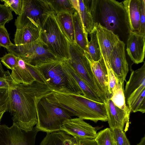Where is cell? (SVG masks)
Segmentation results:
<instances>
[{
    "mask_svg": "<svg viewBox=\"0 0 145 145\" xmlns=\"http://www.w3.org/2000/svg\"><path fill=\"white\" fill-rule=\"evenodd\" d=\"M69 58L67 62L104 102L106 99L93 75L85 51L75 43L69 42Z\"/></svg>",
    "mask_w": 145,
    "mask_h": 145,
    "instance_id": "7",
    "label": "cell"
},
{
    "mask_svg": "<svg viewBox=\"0 0 145 145\" xmlns=\"http://www.w3.org/2000/svg\"><path fill=\"white\" fill-rule=\"evenodd\" d=\"M22 13L15 22L16 29L27 25L40 29L47 17L55 13L47 0H23Z\"/></svg>",
    "mask_w": 145,
    "mask_h": 145,
    "instance_id": "8",
    "label": "cell"
},
{
    "mask_svg": "<svg viewBox=\"0 0 145 145\" xmlns=\"http://www.w3.org/2000/svg\"><path fill=\"white\" fill-rule=\"evenodd\" d=\"M7 49L21 58L26 63L34 67L56 61H63L54 55L39 39L22 45L13 44Z\"/></svg>",
    "mask_w": 145,
    "mask_h": 145,
    "instance_id": "9",
    "label": "cell"
},
{
    "mask_svg": "<svg viewBox=\"0 0 145 145\" xmlns=\"http://www.w3.org/2000/svg\"><path fill=\"white\" fill-rule=\"evenodd\" d=\"M13 18L11 10L0 4V25H5Z\"/></svg>",
    "mask_w": 145,
    "mask_h": 145,
    "instance_id": "33",
    "label": "cell"
},
{
    "mask_svg": "<svg viewBox=\"0 0 145 145\" xmlns=\"http://www.w3.org/2000/svg\"><path fill=\"white\" fill-rule=\"evenodd\" d=\"M97 31L95 27L89 34L90 40L88 44L87 52H85L86 54L92 60L97 61L101 56L100 48L99 44Z\"/></svg>",
    "mask_w": 145,
    "mask_h": 145,
    "instance_id": "27",
    "label": "cell"
},
{
    "mask_svg": "<svg viewBox=\"0 0 145 145\" xmlns=\"http://www.w3.org/2000/svg\"><path fill=\"white\" fill-rule=\"evenodd\" d=\"M18 65L12 70L10 74L16 82L21 84H29L36 80L28 69L26 63L17 57Z\"/></svg>",
    "mask_w": 145,
    "mask_h": 145,
    "instance_id": "23",
    "label": "cell"
},
{
    "mask_svg": "<svg viewBox=\"0 0 145 145\" xmlns=\"http://www.w3.org/2000/svg\"><path fill=\"white\" fill-rule=\"evenodd\" d=\"M123 85L119 83L110 99L114 104L120 108L124 110H130L126 103Z\"/></svg>",
    "mask_w": 145,
    "mask_h": 145,
    "instance_id": "29",
    "label": "cell"
},
{
    "mask_svg": "<svg viewBox=\"0 0 145 145\" xmlns=\"http://www.w3.org/2000/svg\"><path fill=\"white\" fill-rule=\"evenodd\" d=\"M5 78L8 86L7 111L12 116L13 123L22 130L31 131L37 122L38 102L53 91L37 80L29 84L20 83L13 79L8 70L5 71Z\"/></svg>",
    "mask_w": 145,
    "mask_h": 145,
    "instance_id": "1",
    "label": "cell"
},
{
    "mask_svg": "<svg viewBox=\"0 0 145 145\" xmlns=\"http://www.w3.org/2000/svg\"><path fill=\"white\" fill-rule=\"evenodd\" d=\"M145 84L134 91L126 101L131 112H145Z\"/></svg>",
    "mask_w": 145,
    "mask_h": 145,
    "instance_id": "21",
    "label": "cell"
},
{
    "mask_svg": "<svg viewBox=\"0 0 145 145\" xmlns=\"http://www.w3.org/2000/svg\"><path fill=\"white\" fill-rule=\"evenodd\" d=\"M140 29L138 34L145 35V1L139 0Z\"/></svg>",
    "mask_w": 145,
    "mask_h": 145,
    "instance_id": "35",
    "label": "cell"
},
{
    "mask_svg": "<svg viewBox=\"0 0 145 145\" xmlns=\"http://www.w3.org/2000/svg\"><path fill=\"white\" fill-rule=\"evenodd\" d=\"M60 131L79 139H93L97 134L95 127L78 117L65 120L61 126Z\"/></svg>",
    "mask_w": 145,
    "mask_h": 145,
    "instance_id": "11",
    "label": "cell"
},
{
    "mask_svg": "<svg viewBox=\"0 0 145 145\" xmlns=\"http://www.w3.org/2000/svg\"><path fill=\"white\" fill-rule=\"evenodd\" d=\"M106 112L107 121L110 128L113 129L118 128L125 131H127L129 126L130 110H124L116 106L110 99L107 98L103 102Z\"/></svg>",
    "mask_w": 145,
    "mask_h": 145,
    "instance_id": "14",
    "label": "cell"
},
{
    "mask_svg": "<svg viewBox=\"0 0 145 145\" xmlns=\"http://www.w3.org/2000/svg\"><path fill=\"white\" fill-rule=\"evenodd\" d=\"M8 84L5 78H0V88L8 89Z\"/></svg>",
    "mask_w": 145,
    "mask_h": 145,
    "instance_id": "39",
    "label": "cell"
},
{
    "mask_svg": "<svg viewBox=\"0 0 145 145\" xmlns=\"http://www.w3.org/2000/svg\"><path fill=\"white\" fill-rule=\"evenodd\" d=\"M46 96L36 105L37 122L35 127L39 131L47 133L61 131L64 121L73 116L63 108L49 102Z\"/></svg>",
    "mask_w": 145,
    "mask_h": 145,
    "instance_id": "6",
    "label": "cell"
},
{
    "mask_svg": "<svg viewBox=\"0 0 145 145\" xmlns=\"http://www.w3.org/2000/svg\"><path fill=\"white\" fill-rule=\"evenodd\" d=\"M124 145H130L129 141L126 137V135L125 136V144Z\"/></svg>",
    "mask_w": 145,
    "mask_h": 145,
    "instance_id": "43",
    "label": "cell"
},
{
    "mask_svg": "<svg viewBox=\"0 0 145 145\" xmlns=\"http://www.w3.org/2000/svg\"><path fill=\"white\" fill-rule=\"evenodd\" d=\"M90 12L94 24L99 19L98 24L114 33L122 24L129 27L126 11L122 3L114 0H93Z\"/></svg>",
    "mask_w": 145,
    "mask_h": 145,
    "instance_id": "4",
    "label": "cell"
},
{
    "mask_svg": "<svg viewBox=\"0 0 145 145\" xmlns=\"http://www.w3.org/2000/svg\"><path fill=\"white\" fill-rule=\"evenodd\" d=\"M137 145H145V135L142 137L140 142L137 144Z\"/></svg>",
    "mask_w": 145,
    "mask_h": 145,
    "instance_id": "41",
    "label": "cell"
},
{
    "mask_svg": "<svg viewBox=\"0 0 145 145\" xmlns=\"http://www.w3.org/2000/svg\"><path fill=\"white\" fill-rule=\"evenodd\" d=\"M76 139L66 133L62 131L47 133L40 145H72Z\"/></svg>",
    "mask_w": 145,
    "mask_h": 145,
    "instance_id": "22",
    "label": "cell"
},
{
    "mask_svg": "<svg viewBox=\"0 0 145 145\" xmlns=\"http://www.w3.org/2000/svg\"><path fill=\"white\" fill-rule=\"evenodd\" d=\"M39 131L35 127L32 130L25 132L14 123L10 127L0 124V145H35Z\"/></svg>",
    "mask_w": 145,
    "mask_h": 145,
    "instance_id": "10",
    "label": "cell"
},
{
    "mask_svg": "<svg viewBox=\"0 0 145 145\" xmlns=\"http://www.w3.org/2000/svg\"><path fill=\"white\" fill-rule=\"evenodd\" d=\"M8 100V89L0 88V111H7Z\"/></svg>",
    "mask_w": 145,
    "mask_h": 145,
    "instance_id": "37",
    "label": "cell"
},
{
    "mask_svg": "<svg viewBox=\"0 0 145 145\" xmlns=\"http://www.w3.org/2000/svg\"><path fill=\"white\" fill-rule=\"evenodd\" d=\"M5 71L3 68L2 65L0 61V78H5Z\"/></svg>",
    "mask_w": 145,
    "mask_h": 145,
    "instance_id": "40",
    "label": "cell"
},
{
    "mask_svg": "<svg viewBox=\"0 0 145 145\" xmlns=\"http://www.w3.org/2000/svg\"><path fill=\"white\" fill-rule=\"evenodd\" d=\"M1 62L8 69L11 70L18 65L17 57L9 52L0 57Z\"/></svg>",
    "mask_w": 145,
    "mask_h": 145,
    "instance_id": "32",
    "label": "cell"
},
{
    "mask_svg": "<svg viewBox=\"0 0 145 145\" xmlns=\"http://www.w3.org/2000/svg\"><path fill=\"white\" fill-rule=\"evenodd\" d=\"M74 25L75 43L85 52H87L89 41L88 34L86 32L78 14L77 11L72 14Z\"/></svg>",
    "mask_w": 145,
    "mask_h": 145,
    "instance_id": "24",
    "label": "cell"
},
{
    "mask_svg": "<svg viewBox=\"0 0 145 145\" xmlns=\"http://www.w3.org/2000/svg\"><path fill=\"white\" fill-rule=\"evenodd\" d=\"M115 145H124L125 132L118 128L111 129Z\"/></svg>",
    "mask_w": 145,
    "mask_h": 145,
    "instance_id": "36",
    "label": "cell"
},
{
    "mask_svg": "<svg viewBox=\"0 0 145 145\" xmlns=\"http://www.w3.org/2000/svg\"><path fill=\"white\" fill-rule=\"evenodd\" d=\"M63 61L49 62L37 67L31 65L42 81L53 91L83 96L76 82L63 67Z\"/></svg>",
    "mask_w": 145,
    "mask_h": 145,
    "instance_id": "3",
    "label": "cell"
},
{
    "mask_svg": "<svg viewBox=\"0 0 145 145\" xmlns=\"http://www.w3.org/2000/svg\"><path fill=\"white\" fill-rule=\"evenodd\" d=\"M62 63L63 68L71 75L78 84L82 91L83 97L95 101L103 103L95 91L74 71L66 60H63Z\"/></svg>",
    "mask_w": 145,
    "mask_h": 145,
    "instance_id": "20",
    "label": "cell"
},
{
    "mask_svg": "<svg viewBox=\"0 0 145 145\" xmlns=\"http://www.w3.org/2000/svg\"><path fill=\"white\" fill-rule=\"evenodd\" d=\"M4 3V5L9 8L11 11H14L15 14L19 16L21 14L23 6V0H1Z\"/></svg>",
    "mask_w": 145,
    "mask_h": 145,
    "instance_id": "31",
    "label": "cell"
},
{
    "mask_svg": "<svg viewBox=\"0 0 145 145\" xmlns=\"http://www.w3.org/2000/svg\"><path fill=\"white\" fill-rule=\"evenodd\" d=\"M94 140L97 145H115L111 129L109 128L98 132Z\"/></svg>",
    "mask_w": 145,
    "mask_h": 145,
    "instance_id": "30",
    "label": "cell"
},
{
    "mask_svg": "<svg viewBox=\"0 0 145 145\" xmlns=\"http://www.w3.org/2000/svg\"><path fill=\"white\" fill-rule=\"evenodd\" d=\"M6 111V110L0 111V124L2 118L4 113Z\"/></svg>",
    "mask_w": 145,
    "mask_h": 145,
    "instance_id": "42",
    "label": "cell"
},
{
    "mask_svg": "<svg viewBox=\"0 0 145 145\" xmlns=\"http://www.w3.org/2000/svg\"><path fill=\"white\" fill-rule=\"evenodd\" d=\"M13 44L10 39L9 34L5 25H0V46L7 49Z\"/></svg>",
    "mask_w": 145,
    "mask_h": 145,
    "instance_id": "34",
    "label": "cell"
},
{
    "mask_svg": "<svg viewBox=\"0 0 145 145\" xmlns=\"http://www.w3.org/2000/svg\"><path fill=\"white\" fill-rule=\"evenodd\" d=\"M100 51L106 66L110 65L111 53L114 46L120 40L119 37L112 31L100 25L95 24Z\"/></svg>",
    "mask_w": 145,
    "mask_h": 145,
    "instance_id": "13",
    "label": "cell"
},
{
    "mask_svg": "<svg viewBox=\"0 0 145 145\" xmlns=\"http://www.w3.org/2000/svg\"><path fill=\"white\" fill-rule=\"evenodd\" d=\"M49 102L67 110L73 116L97 123L107 121L104 103L95 101L82 95L67 94L53 91L45 96Z\"/></svg>",
    "mask_w": 145,
    "mask_h": 145,
    "instance_id": "2",
    "label": "cell"
},
{
    "mask_svg": "<svg viewBox=\"0 0 145 145\" xmlns=\"http://www.w3.org/2000/svg\"><path fill=\"white\" fill-rule=\"evenodd\" d=\"M40 30L39 29L31 25H27L20 29H16L14 40L15 44L22 45L39 40Z\"/></svg>",
    "mask_w": 145,
    "mask_h": 145,
    "instance_id": "18",
    "label": "cell"
},
{
    "mask_svg": "<svg viewBox=\"0 0 145 145\" xmlns=\"http://www.w3.org/2000/svg\"><path fill=\"white\" fill-rule=\"evenodd\" d=\"M145 35L130 31L126 51L131 61L136 64L142 62L145 55Z\"/></svg>",
    "mask_w": 145,
    "mask_h": 145,
    "instance_id": "15",
    "label": "cell"
},
{
    "mask_svg": "<svg viewBox=\"0 0 145 145\" xmlns=\"http://www.w3.org/2000/svg\"><path fill=\"white\" fill-rule=\"evenodd\" d=\"M55 14L67 12L73 14L76 11L71 0H47Z\"/></svg>",
    "mask_w": 145,
    "mask_h": 145,
    "instance_id": "28",
    "label": "cell"
},
{
    "mask_svg": "<svg viewBox=\"0 0 145 145\" xmlns=\"http://www.w3.org/2000/svg\"><path fill=\"white\" fill-rule=\"evenodd\" d=\"M125 44L119 40L114 47L110 57V63L114 74L120 83L123 85L129 71L125 53Z\"/></svg>",
    "mask_w": 145,
    "mask_h": 145,
    "instance_id": "12",
    "label": "cell"
},
{
    "mask_svg": "<svg viewBox=\"0 0 145 145\" xmlns=\"http://www.w3.org/2000/svg\"><path fill=\"white\" fill-rule=\"evenodd\" d=\"M122 3L126 11L130 31L138 33L140 29L139 0H126Z\"/></svg>",
    "mask_w": 145,
    "mask_h": 145,
    "instance_id": "17",
    "label": "cell"
},
{
    "mask_svg": "<svg viewBox=\"0 0 145 145\" xmlns=\"http://www.w3.org/2000/svg\"><path fill=\"white\" fill-rule=\"evenodd\" d=\"M39 40L58 59L64 60L69 59V41L55 14H50L43 23L40 30Z\"/></svg>",
    "mask_w": 145,
    "mask_h": 145,
    "instance_id": "5",
    "label": "cell"
},
{
    "mask_svg": "<svg viewBox=\"0 0 145 145\" xmlns=\"http://www.w3.org/2000/svg\"><path fill=\"white\" fill-rule=\"evenodd\" d=\"M86 55L90 63L93 75L106 99L108 96V76L103 58L101 55L100 59L97 61H94L91 59L86 54Z\"/></svg>",
    "mask_w": 145,
    "mask_h": 145,
    "instance_id": "16",
    "label": "cell"
},
{
    "mask_svg": "<svg viewBox=\"0 0 145 145\" xmlns=\"http://www.w3.org/2000/svg\"><path fill=\"white\" fill-rule=\"evenodd\" d=\"M144 84H145V62L141 67L131 72L124 91L125 101L134 91Z\"/></svg>",
    "mask_w": 145,
    "mask_h": 145,
    "instance_id": "19",
    "label": "cell"
},
{
    "mask_svg": "<svg viewBox=\"0 0 145 145\" xmlns=\"http://www.w3.org/2000/svg\"><path fill=\"white\" fill-rule=\"evenodd\" d=\"M73 14L67 12L55 14L58 23L69 42L75 43Z\"/></svg>",
    "mask_w": 145,
    "mask_h": 145,
    "instance_id": "25",
    "label": "cell"
},
{
    "mask_svg": "<svg viewBox=\"0 0 145 145\" xmlns=\"http://www.w3.org/2000/svg\"><path fill=\"white\" fill-rule=\"evenodd\" d=\"M77 142L80 145H97L94 139H82L75 138Z\"/></svg>",
    "mask_w": 145,
    "mask_h": 145,
    "instance_id": "38",
    "label": "cell"
},
{
    "mask_svg": "<svg viewBox=\"0 0 145 145\" xmlns=\"http://www.w3.org/2000/svg\"><path fill=\"white\" fill-rule=\"evenodd\" d=\"M76 10L78 13L86 32L89 34L95 27L92 16L85 6L83 0H78Z\"/></svg>",
    "mask_w": 145,
    "mask_h": 145,
    "instance_id": "26",
    "label": "cell"
},
{
    "mask_svg": "<svg viewBox=\"0 0 145 145\" xmlns=\"http://www.w3.org/2000/svg\"><path fill=\"white\" fill-rule=\"evenodd\" d=\"M72 145H80L76 142L75 143H74Z\"/></svg>",
    "mask_w": 145,
    "mask_h": 145,
    "instance_id": "44",
    "label": "cell"
}]
</instances>
